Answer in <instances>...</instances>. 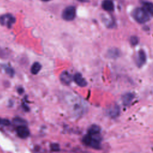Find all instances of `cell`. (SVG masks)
<instances>
[{
	"label": "cell",
	"mask_w": 153,
	"mask_h": 153,
	"mask_svg": "<svg viewBox=\"0 0 153 153\" xmlns=\"http://www.w3.org/2000/svg\"><path fill=\"white\" fill-rule=\"evenodd\" d=\"M100 128L99 127V126L95 124L91 126L88 130V134H90L92 136L98 134L100 132Z\"/></svg>",
	"instance_id": "obj_13"
},
{
	"label": "cell",
	"mask_w": 153,
	"mask_h": 153,
	"mask_svg": "<svg viewBox=\"0 0 153 153\" xmlns=\"http://www.w3.org/2000/svg\"><path fill=\"white\" fill-rule=\"evenodd\" d=\"M107 54H108V56L109 58L115 59V58H117L118 57H119V56L120 54V52L118 48H112L109 49L108 51Z\"/></svg>",
	"instance_id": "obj_12"
},
{
	"label": "cell",
	"mask_w": 153,
	"mask_h": 153,
	"mask_svg": "<svg viewBox=\"0 0 153 153\" xmlns=\"http://www.w3.org/2000/svg\"><path fill=\"white\" fill-rule=\"evenodd\" d=\"M120 108L118 105H112L109 109H108V115L112 117V118H115L118 117L120 114Z\"/></svg>",
	"instance_id": "obj_9"
},
{
	"label": "cell",
	"mask_w": 153,
	"mask_h": 153,
	"mask_svg": "<svg viewBox=\"0 0 153 153\" xmlns=\"http://www.w3.org/2000/svg\"><path fill=\"white\" fill-rule=\"evenodd\" d=\"M16 131L19 137L22 139L26 138L29 135V130L27 127L25 126H19L17 128Z\"/></svg>",
	"instance_id": "obj_5"
},
{
	"label": "cell",
	"mask_w": 153,
	"mask_h": 153,
	"mask_svg": "<svg viewBox=\"0 0 153 153\" xmlns=\"http://www.w3.org/2000/svg\"><path fill=\"white\" fill-rule=\"evenodd\" d=\"M146 60V56L145 52L143 50H140L138 52L137 58L136 60V63L138 66L140 67L143 65L145 64Z\"/></svg>",
	"instance_id": "obj_6"
},
{
	"label": "cell",
	"mask_w": 153,
	"mask_h": 153,
	"mask_svg": "<svg viewBox=\"0 0 153 153\" xmlns=\"http://www.w3.org/2000/svg\"><path fill=\"white\" fill-rule=\"evenodd\" d=\"M41 64L38 62H35L31 67V69H30L31 73L33 75H36L39 72V71L41 70Z\"/></svg>",
	"instance_id": "obj_15"
},
{
	"label": "cell",
	"mask_w": 153,
	"mask_h": 153,
	"mask_svg": "<svg viewBox=\"0 0 153 153\" xmlns=\"http://www.w3.org/2000/svg\"><path fill=\"white\" fill-rule=\"evenodd\" d=\"M82 140H83V142L85 145H87L89 146H91L93 148L98 149L100 146V143H99V140L96 139L95 138H94L92 135L88 134V135L85 136L83 137Z\"/></svg>",
	"instance_id": "obj_4"
},
{
	"label": "cell",
	"mask_w": 153,
	"mask_h": 153,
	"mask_svg": "<svg viewBox=\"0 0 153 153\" xmlns=\"http://www.w3.org/2000/svg\"><path fill=\"white\" fill-rule=\"evenodd\" d=\"M143 8L148 13V14L153 16V3L150 2H143Z\"/></svg>",
	"instance_id": "obj_14"
},
{
	"label": "cell",
	"mask_w": 153,
	"mask_h": 153,
	"mask_svg": "<svg viewBox=\"0 0 153 153\" xmlns=\"http://www.w3.org/2000/svg\"><path fill=\"white\" fill-rule=\"evenodd\" d=\"M18 91H19V93L20 94H21V93L23 91V90L22 88H20L19 89H18Z\"/></svg>",
	"instance_id": "obj_21"
},
{
	"label": "cell",
	"mask_w": 153,
	"mask_h": 153,
	"mask_svg": "<svg viewBox=\"0 0 153 153\" xmlns=\"http://www.w3.org/2000/svg\"><path fill=\"white\" fill-rule=\"evenodd\" d=\"M74 80L75 82L80 87H85L87 84L86 80L83 78L81 74L79 73H77L74 75Z\"/></svg>",
	"instance_id": "obj_8"
},
{
	"label": "cell",
	"mask_w": 153,
	"mask_h": 153,
	"mask_svg": "<svg viewBox=\"0 0 153 153\" xmlns=\"http://www.w3.org/2000/svg\"><path fill=\"white\" fill-rule=\"evenodd\" d=\"M51 149L54 151H57L59 150V146L56 143H53L51 145Z\"/></svg>",
	"instance_id": "obj_19"
},
{
	"label": "cell",
	"mask_w": 153,
	"mask_h": 153,
	"mask_svg": "<svg viewBox=\"0 0 153 153\" xmlns=\"http://www.w3.org/2000/svg\"><path fill=\"white\" fill-rule=\"evenodd\" d=\"M134 94L131 93H127L124 94L122 97V101L124 105L127 106L131 103L134 99Z\"/></svg>",
	"instance_id": "obj_11"
},
{
	"label": "cell",
	"mask_w": 153,
	"mask_h": 153,
	"mask_svg": "<svg viewBox=\"0 0 153 153\" xmlns=\"http://www.w3.org/2000/svg\"><path fill=\"white\" fill-rule=\"evenodd\" d=\"M133 19L139 23H145L149 21V15L148 13L141 7L136 8L131 13Z\"/></svg>",
	"instance_id": "obj_1"
},
{
	"label": "cell",
	"mask_w": 153,
	"mask_h": 153,
	"mask_svg": "<svg viewBox=\"0 0 153 153\" xmlns=\"http://www.w3.org/2000/svg\"><path fill=\"white\" fill-rule=\"evenodd\" d=\"M43 1H50V0H42Z\"/></svg>",
	"instance_id": "obj_22"
},
{
	"label": "cell",
	"mask_w": 153,
	"mask_h": 153,
	"mask_svg": "<svg viewBox=\"0 0 153 153\" xmlns=\"http://www.w3.org/2000/svg\"><path fill=\"white\" fill-rule=\"evenodd\" d=\"M102 7L107 11H112L114 9V5L111 0H104L102 2Z\"/></svg>",
	"instance_id": "obj_10"
},
{
	"label": "cell",
	"mask_w": 153,
	"mask_h": 153,
	"mask_svg": "<svg viewBox=\"0 0 153 153\" xmlns=\"http://www.w3.org/2000/svg\"><path fill=\"white\" fill-rule=\"evenodd\" d=\"M60 79L64 84H69L71 82L72 78L71 75L68 71H63L60 75Z\"/></svg>",
	"instance_id": "obj_7"
},
{
	"label": "cell",
	"mask_w": 153,
	"mask_h": 153,
	"mask_svg": "<svg viewBox=\"0 0 153 153\" xmlns=\"http://www.w3.org/2000/svg\"><path fill=\"white\" fill-rule=\"evenodd\" d=\"M78 1H82V2L84 1V0H78Z\"/></svg>",
	"instance_id": "obj_23"
},
{
	"label": "cell",
	"mask_w": 153,
	"mask_h": 153,
	"mask_svg": "<svg viewBox=\"0 0 153 153\" xmlns=\"http://www.w3.org/2000/svg\"><path fill=\"white\" fill-rule=\"evenodd\" d=\"M76 16V9L74 6H68L66 7L62 14L63 20L66 21L73 20Z\"/></svg>",
	"instance_id": "obj_2"
},
{
	"label": "cell",
	"mask_w": 153,
	"mask_h": 153,
	"mask_svg": "<svg viewBox=\"0 0 153 153\" xmlns=\"http://www.w3.org/2000/svg\"><path fill=\"white\" fill-rule=\"evenodd\" d=\"M138 41H139V39H138L137 37L136 36H132L130 38V43L133 46L137 45L138 43Z\"/></svg>",
	"instance_id": "obj_16"
},
{
	"label": "cell",
	"mask_w": 153,
	"mask_h": 153,
	"mask_svg": "<svg viewBox=\"0 0 153 153\" xmlns=\"http://www.w3.org/2000/svg\"><path fill=\"white\" fill-rule=\"evenodd\" d=\"M15 22V17L10 14H4L0 16V24L1 25L5 26L8 28H10Z\"/></svg>",
	"instance_id": "obj_3"
},
{
	"label": "cell",
	"mask_w": 153,
	"mask_h": 153,
	"mask_svg": "<svg viewBox=\"0 0 153 153\" xmlns=\"http://www.w3.org/2000/svg\"><path fill=\"white\" fill-rule=\"evenodd\" d=\"M13 121H14V122L15 123H17V124H25V121H24L23 120L20 118H14V119L13 120Z\"/></svg>",
	"instance_id": "obj_18"
},
{
	"label": "cell",
	"mask_w": 153,
	"mask_h": 153,
	"mask_svg": "<svg viewBox=\"0 0 153 153\" xmlns=\"http://www.w3.org/2000/svg\"><path fill=\"white\" fill-rule=\"evenodd\" d=\"M6 72L7 74H8L10 75H13L14 74L13 70L10 68H6Z\"/></svg>",
	"instance_id": "obj_20"
},
{
	"label": "cell",
	"mask_w": 153,
	"mask_h": 153,
	"mask_svg": "<svg viewBox=\"0 0 153 153\" xmlns=\"http://www.w3.org/2000/svg\"><path fill=\"white\" fill-rule=\"evenodd\" d=\"M10 124V122L7 119H3L0 118V125L4 126H8Z\"/></svg>",
	"instance_id": "obj_17"
}]
</instances>
